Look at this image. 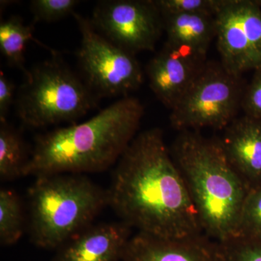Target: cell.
I'll return each instance as SVG.
<instances>
[{
  "instance_id": "6da1fadb",
  "label": "cell",
  "mask_w": 261,
  "mask_h": 261,
  "mask_svg": "<svg viewBox=\"0 0 261 261\" xmlns=\"http://www.w3.org/2000/svg\"><path fill=\"white\" fill-rule=\"evenodd\" d=\"M108 205L138 232L162 238L202 234L198 214L162 130L138 134L117 162Z\"/></svg>"
},
{
  "instance_id": "7a4b0ae2",
  "label": "cell",
  "mask_w": 261,
  "mask_h": 261,
  "mask_svg": "<svg viewBox=\"0 0 261 261\" xmlns=\"http://www.w3.org/2000/svg\"><path fill=\"white\" fill-rule=\"evenodd\" d=\"M144 113L142 102L127 96L88 121L39 136L23 176L106 171L137 136Z\"/></svg>"
},
{
  "instance_id": "3957f363",
  "label": "cell",
  "mask_w": 261,
  "mask_h": 261,
  "mask_svg": "<svg viewBox=\"0 0 261 261\" xmlns=\"http://www.w3.org/2000/svg\"><path fill=\"white\" fill-rule=\"evenodd\" d=\"M169 149L204 234L213 241L234 237L248 190L230 166L219 139L184 130Z\"/></svg>"
},
{
  "instance_id": "277c9868",
  "label": "cell",
  "mask_w": 261,
  "mask_h": 261,
  "mask_svg": "<svg viewBox=\"0 0 261 261\" xmlns=\"http://www.w3.org/2000/svg\"><path fill=\"white\" fill-rule=\"evenodd\" d=\"M36 178L29 190L30 230L33 243L40 248L58 250L108 205L107 191L84 174Z\"/></svg>"
},
{
  "instance_id": "5b68a950",
  "label": "cell",
  "mask_w": 261,
  "mask_h": 261,
  "mask_svg": "<svg viewBox=\"0 0 261 261\" xmlns=\"http://www.w3.org/2000/svg\"><path fill=\"white\" fill-rule=\"evenodd\" d=\"M17 113L25 126L42 128L71 122L97 106L99 98L56 55L24 73Z\"/></svg>"
},
{
  "instance_id": "8992f818",
  "label": "cell",
  "mask_w": 261,
  "mask_h": 261,
  "mask_svg": "<svg viewBox=\"0 0 261 261\" xmlns=\"http://www.w3.org/2000/svg\"><path fill=\"white\" fill-rule=\"evenodd\" d=\"M240 79L221 64L207 63L171 110V126L180 132L224 129L241 107L244 93Z\"/></svg>"
},
{
  "instance_id": "52a82bcc",
  "label": "cell",
  "mask_w": 261,
  "mask_h": 261,
  "mask_svg": "<svg viewBox=\"0 0 261 261\" xmlns=\"http://www.w3.org/2000/svg\"><path fill=\"white\" fill-rule=\"evenodd\" d=\"M82 34L78 61L84 81L98 98L116 97L140 88L144 75L135 55L113 44L91 20L73 13Z\"/></svg>"
},
{
  "instance_id": "ba28073f",
  "label": "cell",
  "mask_w": 261,
  "mask_h": 261,
  "mask_svg": "<svg viewBox=\"0 0 261 261\" xmlns=\"http://www.w3.org/2000/svg\"><path fill=\"white\" fill-rule=\"evenodd\" d=\"M216 44L228 73L241 76L261 68V8L252 0H219L214 13Z\"/></svg>"
},
{
  "instance_id": "9c48e42d",
  "label": "cell",
  "mask_w": 261,
  "mask_h": 261,
  "mask_svg": "<svg viewBox=\"0 0 261 261\" xmlns=\"http://www.w3.org/2000/svg\"><path fill=\"white\" fill-rule=\"evenodd\" d=\"M91 21L108 40L134 55L153 50L164 30L153 0L98 2Z\"/></svg>"
},
{
  "instance_id": "30bf717a",
  "label": "cell",
  "mask_w": 261,
  "mask_h": 261,
  "mask_svg": "<svg viewBox=\"0 0 261 261\" xmlns=\"http://www.w3.org/2000/svg\"><path fill=\"white\" fill-rule=\"evenodd\" d=\"M205 61L206 57L166 42L146 68L150 88L171 111L207 64Z\"/></svg>"
},
{
  "instance_id": "8fae6325",
  "label": "cell",
  "mask_w": 261,
  "mask_h": 261,
  "mask_svg": "<svg viewBox=\"0 0 261 261\" xmlns=\"http://www.w3.org/2000/svg\"><path fill=\"white\" fill-rule=\"evenodd\" d=\"M132 229L122 221L90 225L59 247L53 261H121Z\"/></svg>"
},
{
  "instance_id": "7c38bea8",
  "label": "cell",
  "mask_w": 261,
  "mask_h": 261,
  "mask_svg": "<svg viewBox=\"0 0 261 261\" xmlns=\"http://www.w3.org/2000/svg\"><path fill=\"white\" fill-rule=\"evenodd\" d=\"M224 130L219 140L230 166L247 190L261 187V121L245 115Z\"/></svg>"
},
{
  "instance_id": "4fadbf2b",
  "label": "cell",
  "mask_w": 261,
  "mask_h": 261,
  "mask_svg": "<svg viewBox=\"0 0 261 261\" xmlns=\"http://www.w3.org/2000/svg\"><path fill=\"white\" fill-rule=\"evenodd\" d=\"M121 261H216L214 243L206 235L162 238L138 232L130 238Z\"/></svg>"
},
{
  "instance_id": "5bb4252c",
  "label": "cell",
  "mask_w": 261,
  "mask_h": 261,
  "mask_svg": "<svg viewBox=\"0 0 261 261\" xmlns=\"http://www.w3.org/2000/svg\"><path fill=\"white\" fill-rule=\"evenodd\" d=\"M167 42L206 57L216 37L214 15L205 13L162 15Z\"/></svg>"
},
{
  "instance_id": "9a60e30c",
  "label": "cell",
  "mask_w": 261,
  "mask_h": 261,
  "mask_svg": "<svg viewBox=\"0 0 261 261\" xmlns=\"http://www.w3.org/2000/svg\"><path fill=\"white\" fill-rule=\"evenodd\" d=\"M34 40V25H25L21 18L12 16L0 24V51L8 64L27 71L24 55L27 43Z\"/></svg>"
},
{
  "instance_id": "2e32d148",
  "label": "cell",
  "mask_w": 261,
  "mask_h": 261,
  "mask_svg": "<svg viewBox=\"0 0 261 261\" xmlns=\"http://www.w3.org/2000/svg\"><path fill=\"white\" fill-rule=\"evenodd\" d=\"M25 147L18 132L7 123L0 122V177L12 180L23 176L28 163Z\"/></svg>"
},
{
  "instance_id": "e0dca14e",
  "label": "cell",
  "mask_w": 261,
  "mask_h": 261,
  "mask_svg": "<svg viewBox=\"0 0 261 261\" xmlns=\"http://www.w3.org/2000/svg\"><path fill=\"white\" fill-rule=\"evenodd\" d=\"M23 208L18 196L8 189L0 190V243L10 246L18 243L23 233Z\"/></svg>"
},
{
  "instance_id": "ac0fdd59",
  "label": "cell",
  "mask_w": 261,
  "mask_h": 261,
  "mask_svg": "<svg viewBox=\"0 0 261 261\" xmlns=\"http://www.w3.org/2000/svg\"><path fill=\"white\" fill-rule=\"evenodd\" d=\"M216 261H261V240L233 237L214 241Z\"/></svg>"
},
{
  "instance_id": "d6986e66",
  "label": "cell",
  "mask_w": 261,
  "mask_h": 261,
  "mask_svg": "<svg viewBox=\"0 0 261 261\" xmlns=\"http://www.w3.org/2000/svg\"><path fill=\"white\" fill-rule=\"evenodd\" d=\"M235 236L261 240V187L247 192Z\"/></svg>"
},
{
  "instance_id": "ffe728a7",
  "label": "cell",
  "mask_w": 261,
  "mask_h": 261,
  "mask_svg": "<svg viewBox=\"0 0 261 261\" xmlns=\"http://www.w3.org/2000/svg\"><path fill=\"white\" fill-rule=\"evenodd\" d=\"M78 0H33L30 9L34 22H53L64 18L75 13Z\"/></svg>"
},
{
  "instance_id": "44dd1931",
  "label": "cell",
  "mask_w": 261,
  "mask_h": 261,
  "mask_svg": "<svg viewBox=\"0 0 261 261\" xmlns=\"http://www.w3.org/2000/svg\"><path fill=\"white\" fill-rule=\"evenodd\" d=\"M161 15L205 13L214 15L219 0H153Z\"/></svg>"
},
{
  "instance_id": "7402d4cb",
  "label": "cell",
  "mask_w": 261,
  "mask_h": 261,
  "mask_svg": "<svg viewBox=\"0 0 261 261\" xmlns=\"http://www.w3.org/2000/svg\"><path fill=\"white\" fill-rule=\"evenodd\" d=\"M241 108L245 116L261 121V68L255 70L250 85L244 92Z\"/></svg>"
},
{
  "instance_id": "603a6c76",
  "label": "cell",
  "mask_w": 261,
  "mask_h": 261,
  "mask_svg": "<svg viewBox=\"0 0 261 261\" xmlns=\"http://www.w3.org/2000/svg\"><path fill=\"white\" fill-rule=\"evenodd\" d=\"M15 86L1 71L0 73V122L7 121L10 108L14 102Z\"/></svg>"
},
{
  "instance_id": "cb8c5ba5",
  "label": "cell",
  "mask_w": 261,
  "mask_h": 261,
  "mask_svg": "<svg viewBox=\"0 0 261 261\" xmlns=\"http://www.w3.org/2000/svg\"><path fill=\"white\" fill-rule=\"evenodd\" d=\"M255 3H256L261 8V0H255Z\"/></svg>"
}]
</instances>
